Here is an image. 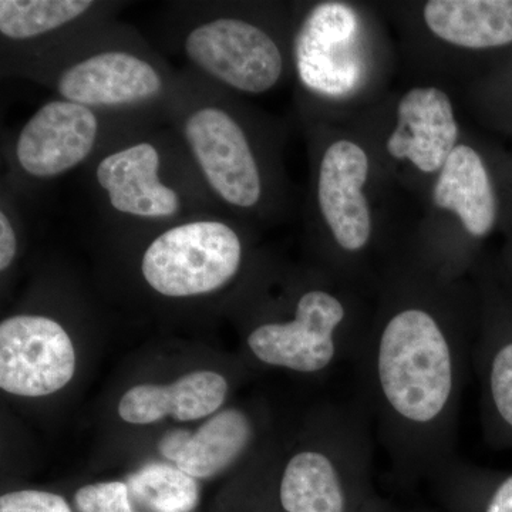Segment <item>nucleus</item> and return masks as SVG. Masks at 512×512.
Here are the masks:
<instances>
[{"mask_svg":"<svg viewBox=\"0 0 512 512\" xmlns=\"http://www.w3.org/2000/svg\"><path fill=\"white\" fill-rule=\"evenodd\" d=\"M399 291L367 329L355 363L376 439L396 477L412 484L457 457L478 316H461L416 286Z\"/></svg>","mask_w":512,"mask_h":512,"instance_id":"nucleus-1","label":"nucleus"},{"mask_svg":"<svg viewBox=\"0 0 512 512\" xmlns=\"http://www.w3.org/2000/svg\"><path fill=\"white\" fill-rule=\"evenodd\" d=\"M375 429L357 399L332 406L285 461L276 483L279 512H357L376 494Z\"/></svg>","mask_w":512,"mask_h":512,"instance_id":"nucleus-2","label":"nucleus"},{"mask_svg":"<svg viewBox=\"0 0 512 512\" xmlns=\"http://www.w3.org/2000/svg\"><path fill=\"white\" fill-rule=\"evenodd\" d=\"M367 329L338 292L311 288L296 299L291 318L259 323L247 345L262 365L318 375L343 360L356 362Z\"/></svg>","mask_w":512,"mask_h":512,"instance_id":"nucleus-3","label":"nucleus"},{"mask_svg":"<svg viewBox=\"0 0 512 512\" xmlns=\"http://www.w3.org/2000/svg\"><path fill=\"white\" fill-rule=\"evenodd\" d=\"M244 245L222 221L185 222L158 235L141 261L153 291L167 298H194L221 289L237 276Z\"/></svg>","mask_w":512,"mask_h":512,"instance_id":"nucleus-4","label":"nucleus"},{"mask_svg":"<svg viewBox=\"0 0 512 512\" xmlns=\"http://www.w3.org/2000/svg\"><path fill=\"white\" fill-rule=\"evenodd\" d=\"M192 64L241 93L269 92L284 73V57L265 30L244 19L218 18L195 26L184 40Z\"/></svg>","mask_w":512,"mask_h":512,"instance_id":"nucleus-5","label":"nucleus"},{"mask_svg":"<svg viewBox=\"0 0 512 512\" xmlns=\"http://www.w3.org/2000/svg\"><path fill=\"white\" fill-rule=\"evenodd\" d=\"M76 372L69 333L56 320L18 315L0 325V387L22 397L49 396L62 390Z\"/></svg>","mask_w":512,"mask_h":512,"instance_id":"nucleus-6","label":"nucleus"},{"mask_svg":"<svg viewBox=\"0 0 512 512\" xmlns=\"http://www.w3.org/2000/svg\"><path fill=\"white\" fill-rule=\"evenodd\" d=\"M184 137L211 190L239 210L262 197V178L244 128L227 110L198 107L184 121Z\"/></svg>","mask_w":512,"mask_h":512,"instance_id":"nucleus-7","label":"nucleus"},{"mask_svg":"<svg viewBox=\"0 0 512 512\" xmlns=\"http://www.w3.org/2000/svg\"><path fill=\"white\" fill-rule=\"evenodd\" d=\"M473 372L480 387L484 440L512 450V298L491 289L478 313Z\"/></svg>","mask_w":512,"mask_h":512,"instance_id":"nucleus-8","label":"nucleus"},{"mask_svg":"<svg viewBox=\"0 0 512 512\" xmlns=\"http://www.w3.org/2000/svg\"><path fill=\"white\" fill-rule=\"evenodd\" d=\"M369 157L359 144L338 140L320 160L318 204L336 247L348 256L362 254L372 239V215L363 187Z\"/></svg>","mask_w":512,"mask_h":512,"instance_id":"nucleus-9","label":"nucleus"},{"mask_svg":"<svg viewBox=\"0 0 512 512\" xmlns=\"http://www.w3.org/2000/svg\"><path fill=\"white\" fill-rule=\"evenodd\" d=\"M99 119L89 107L67 100L43 104L20 130L16 158L35 178H55L73 170L92 154Z\"/></svg>","mask_w":512,"mask_h":512,"instance_id":"nucleus-10","label":"nucleus"},{"mask_svg":"<svg viewBox=\"0 0 512 512\" xmlns=\"http://www.w3.org/2000/svg\"><path fill=\"white\" fill-rule=\"evenodd\" d=\"M63 100L84 107H124L146 103L163 92L160 72L123 50L96 53L67 67L57 79Z\"/></svg>","mask_w":512,"mask_h":512,"instance_id":"nucleus-11","label":"nucleus"},{"mask_svg":"<svg viewBox=\"0 0 512 512\" xmlns=\"http://www.w3.org/2000/svg\"><path fill=\"white\" fill-rule=\"evenodd\" d=\"M396 126L386 148L424 174L440 171L458 146L453 103L439 87H413L397 104Z\"/></svg>","mask_w":512,"mask_h":512,"instance_id":"nucleus-12","label":"nucleus"},{"mask_svg":"<svg viewBox=\"0 0 512 512\" xmlns=\"http://www.w3.org/2000/svg\"><path fill=\"white\" fill-rule=\"evenodd\" d=\"M160 164L157 148L143 141L104 157L97 165L96 180L120 214L167 220L180 212L181 200L160 180Z\"/></svg>","mask_w":512,"mask_h":512,"instance_id":"nucleus-13","label":"nucleus"},{"mask_svg":"<svg viewBox=\"0 0 512 512\" xmlns=\"http://www.w3.org/2000/svg\"><path fill=\"white\" fill-rule=\"evenodd\" d=\"M255 424L247 413L227 409L214 414L195 431L167 434L160 443L161 454L195 480H207L227 470L251 446Z\"/></svg>","mask_w":512,"mask_h":512,"instance_id":"nucleus-14","label":"nucleus"},{"mask_svg":"<svg viewBox=\"0 0 512 512\" xmlns=\"http://www.w3.org/2000/svg\"><path fill=\"white\" fill-rule=\"evenodd\" d=\"M228 382L220 373L198 370L174 383L138 384L119 403L121 420L130 424H151L171 416L178 421L204 419L225 403Z\"/></svg>","mask_w":512,"mask_h":512,"instance_id":"nucleus-15","label":"nucleus"},{"mask_svg":"<svg viewBox=\"0 0 512 512\" xmlns=\"http://www.w3.org/2000/svg\"><path fill=\"white\" fill-rule=\"evenodd\" d=\"M433 201L454 212L471 238L491 234L498 220L497 194L478 151L458 144L447 158L434 185Z\"/></svg>","mask_w":512,"mask_h":512,"instance_id":"nucleus-16","label":"nucleus"},{"mask_svg":"<svg viewBox=\"0 0 512 512\" xmlns=\"http://www.w3.org/2000/svg\"><path fill=\"white\" fill-rule=\"evenodd\" d=\"M423 19L448 45L484 50L512 43V0H430Z\"/></svg>","mask_w":512,"mask_h":512,"instance_id":"nucleus-17","label":"nucleus"},{"mask_svg":"<svg viewBox=\"0 0 512 512\" xmlns=\"http://www.w3.org/2000/svg\"><path fill=\"white\" fill-rule=\"evenodd\" d=\"M426 483L444 512H512V471L456 457L437 468Z\"/></svg>","mask_w":512,"mask_h":512,"instance_id":"nucleus-18","label":"nucleus"},{"mask_svg":"<svg viewBox=\"0 0 512 512\" xmlns=\"http://www.w3.org/2000/svg\"><path fill=\"white\" fill-rule=\"evenodd\" d=\"M89 0H2L0 33L29 40L63 28L92 9Z\"/></svg>","mask_w":512,"mask_h":512,"instance_id":"nucleus-19","label":"nucleus"},{"mask_svg":"<svg viewBox=\"0 0 512 512\" xmlns=\"http://www.w3.org/2000/svg\"><path fill=\"white\" fill-rule=\"evenodd\" d=\"M131 497L150 512H191L200 500L195 478L180 468L150 464L128 481Z\"/></svg>","mask_w":512,"mask_h":512,"instance_id":"nucleus-20","label":"nucleus"},{"mask_svg":"<svg viewBox=\"0 0 512 512\" xmlns=\"http://www.w3.org/2000/svg\"><path fill=\"white\" fill-rule=\"evenodd\" d=\"M74 503L79 512H136L128 484L120 481L84 485L74 494Z\"/></svg>","mask_w":512,"mask_h":512,"instance_id":"nucleus-21","label":"nucleus"},{"mask_svg":"<svg viewBox=\"0 0 512 512\" xmlns=\"http://www.w3.org/2000/svg\"><path fill=\"white\" fill-rule=\"evenodd\" d=\"M0 512H73L62 495L40 490H19L0 497Z\"/></svg>","mask_w":512,"mask_h":512,"instance_id":"nucleus-22","label":"nucleus"},{"mask_svg":"<svg viewBox=\"0 0 512 512\" xmlns=\"http://www.w3.org/2000/svg\"><path fill=\"white\" fill-rule=\"evenodd\" d=\"M18 254V238L5 210L0 212V271L5 272Z\"/></svg>","mask_w":512,"mask_h":512,"instance_id":"nucleus-23","label":"nucleus"},{"mask_svg":"<svg viewBox=\"0 0 512 512\" xmlns=\"http://www.w3.org/2000/svg\"><path fill=\"white\" fill-rule=\"evenodd\" d=\"M357 512H417L414 510H407L402 505L394 504L393 501L387 500L380 494L373 495L369 501Z\"/></svg>","mask_w":512,"mask_h":512,"instance_id":"nucleus-24","label":"nucleus"}]
</instances>
